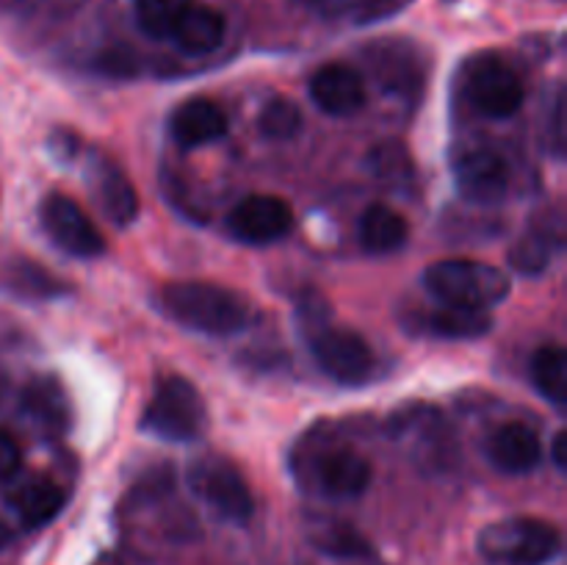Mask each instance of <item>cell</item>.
Here are the masks:
<instances>
[{
	"label": "cell",
	"instance_id": "obj_1",
	"mask_svg": "<svg viewBox=\"0 0 567 565\" xmlns=\"http://www.w3.org/2000/svg\"><path fill=\"white\" fill-rule=\"evenodd\" d=\"M158 305L172 321L205 336H236L252 321V308L241 294L208 280L166 282Z\"/></svg>",
	"mask_w": 567,
	"mask_h": 565
},
{
	"label": "cell",
	"instance_id": "obj_2",
	"mask_svg": "<svg viewBox=\"0 0 567 565\" xmlns=\"http://www.w3.org/2000/svg\"><path fill=\"white\" fill-rule=\"evenodd\" d=\"M424 288L435 302L465 310H491L509 297V277L493 264L449 258L424 271Z\"/></svg>",
	"mask_w": 567,
	"mask_h": 565
},
{
	"label": "cell",
	"instance_id": "obj_3",
	"mask_svg": "<svg viewBox=\"0 0 567 565\" xmlns=\"http://www.w3.org/2000/svg\"><path fill=\"white\" fill-rule=\"evenodd\" d=\"M476 548L491 565H548L563 552V535L548 521L515 515L487 524Z\"/></svg>",
	"mask_w": 567,
	"mask_h": 565
},
{
	"label": "cell",
	"instance_id": "obj_4",
	"mask_svg": "<svg viewBox=\"0 0 567 565\" xmlns=\"http://www.w3.org/2000/svg\"><path fill=\"white\" fill-rule=\"evenodd\" d=\"M208 427L203 397L186 377L169 374L158 380L142 413V430L164 441H194Z\"/></svg>",
	"mask_w": 567,
	"mask_h": 565
},
{
	"label": "cell",
	"instance_id": "obj_5",
	"mask_svg": "<svg viewBox=\"0 0 567 565\" xmlns=\"http://www.w3.org/2000/svg\"><path fill=\"white\" fill-rule=\"evenodd\" d=\"M460 83L471 109L487 120H509L524 105V81L498 53H480L465 61Z\"/></svg>",
	"mask_w": 567,
	"mask_h": 565
},
{
	"label": "cell",
	"instance_id": "obj_6",
	"mask_svg": "<svg viewBox=\"0 0 567 565\" xmlns=\"http://www.w3.org/2000/svg\"><path fill=\"white\" fill-rule=\"evenodd\" d=\"M305 332H308L310 352L327 377H332L341 386H363L374 377V349L360 332L336 327L324 319L305 327Z\"/></svg>",
	"mask_w": 567,
	"mask_h": 565
},
{
	"label": "cell",
	"instance_id": "obj_7",
	"mask_svg": "<svg viewBox=\"0 0 567 565\" xmlns=\"http://www.w3.org/2000/svg\"><path fill=\"white\" fill-rule=\"evenodd\" d=\"M188 485L197 493L199 502L208 504L221 518L236 521V524L252 518V491H249L247 480L230 460L216 458V454H205V458L194 460V465L188 469Z\"/></svg>",
	"mask_w": 567,
	"mask_h": 565
},
{
	"label": "cell",
	"instance_id": "obj_8",
	"mask_svg": "<svg viewBox=\"0 0 567 565\" xmlns=\"http://www.w3.org/2000/svg\"><path fill=\"white\" fill-rule=\"evenodd\" d=\"M39 219L44 233L59 249H64L72 258H97L105 253V238L97 230L86 210L66 194H48L39 205Z\"/></svg>",
	"mask_w": 567,
	"mask_h": 565
},
{
	"label": "cell",
	"instance_id": "obj_9",
	"mask_svg": "<svg viewBox=\"0 0 567 565\" xmlns=\"http://www.w3.org/2000/svg\"><path fill=\"white\" fill-rule=\"evenodd\" d=\"M308 474L324 496L354 499L369 487L371 463L352 446H319L308 454Z\"/></svg>",
	"mask_w": 567,
	"mask_h": 565
},
{
	"label": "cell",
	"instance_id": "obj_10",
	"mask_svg": "<svg viewBox=\"0 0 567 565\" xmlns=\"http://www.w3.org/2000/svg\"><path fill=\"white\" fill-rule=\"evenodd\" d=\"M293 230V210L286 199L271 194H252L241 199L227 216V233L244 244H275Z\"/></svg>",
	"mask_w": 567,
	"mask_h": 565
},
{
	"label": "cell",
	"instance_id": "obj_11",
	"mask_svg": "<svg viewBox=\"0 0 567 565\" xmlns=\"http://www.w3.org/2000/svg\"><path fill=\"white\" fill-rule=\"evenodd\" d=\"M86 183L97 208L109 216L114 225H131L138 214V197L131 177L125 175L114 158L94 153L86 164Z\"/></svg>",
	"mask_w": 567,
	"mask_h": 565
},
{
	"label": "cell",
	"instance_id": "obj_12",
	"mask_svg": "<svg viewBox=\"0 0 567 565\" xmlns=\"http://www.w3.org/2000/svg\"><path fill=\"white\" fill-rule=\"evenodd\" d=\"M460 194L474 205H498L509 194V166L493 150H471L454 166Z\"/></svg>",
	"mask_w": 567,
	"mask_h": 565
},
{
	"label": "cell",
	"instance_id": "obj_13",
	"mask_svg": "<svg viewBox=\"0 0 567 565\" xmlns=\"http://www.w3.org/2000/svg\"><path fill=\"white\" fill-rule=\"evenodd\" d=\"M310 100L330 116H352L365 105V78L354 66L324 64L308 83Z\"/></svg>",
	"mask_w": 567,
	"mask_h": 565
},
{
	"label": "cell",
	"instance_id": "obj_14",
	"mask_svg": "<svg viewBox=\"0 0 567 565\" xmlns=\"http://www.w3.org/2000/svg\"><path fill=\"white\" fill-rule=\"evenodd\" d=\"M485 454L504 474H529L543 463V443L529 424L507 421L487 435Z\"/></svg>",
	"mask_w": 567,
	"mask_h": 565
},
{
	"label": "cell",
	"instance_id": "obj_15",
	"mask_svg": "<svg viewBox=\"0 0 567 565\" xmlns=\"http://www.w3.org/2000/svg\"><path fill=\"white\" fill-rule=\"evenodd\" d=\"M169 133L181 147L194 150L216 142L227 133V114L216 100L188 97L172 111Z\"/></svg>",
	"mask_w": 567,
	"mask_h": 565
},
{
	"label": "cell",
	"instance_id": "obj_16",
	"mask_svg": "<svg viewBox=\"0 0 567 565\" xmlns=\"http://www.w3.org/2000/svg\"><path fill=\"white\" fill-rule=\"evenodd\" d=\"M410 325L415 330L435 338H449V341H465V338H482L493 330V319L487 310H465L454 305L435 302L430 310L415 316Z\"/></svg>",
	"mask_w": 567,
	"mask_h": 565
},
{
	"label": "cell",
	"instance_id": "obj_17",
	"mask_svg": "<svg viewBox=\"0 0 567 565\" xmlns=\"http://www.w3.org/2000/svg\"><path fill=\"white\" fill-rule=\"evenodd\" d=\"M0 291L39 302V299L64 297L70 294V286L44 266L33 264L31 258H9L0 260Z\"/></svg>",
	"mask_w": 567,
	"mask_h": 565
},
{
	"label": "cell",
	"instance_id": "obj_18",
	"mask_svg": "<svg viewBox=\"0 0 567 565\" xmlns=\"http://www.w3.org/2000/svg\"><path fill=\"white\" fill-rule=\"evenodd\" d=\"M9 502L14 507L17 518L22 521V526L39 530V526L50 524L64 510L66 491L61 485H55L53 480L39 476V480H28L22 485H17L11 491Z\"/></svg>",
	"mask_w": 567,
	"mask_h": 565
},
{
	"label": "cell",
	"instance_id": "obj_19",
	"mask_svg": "<svg viewBox=\"0 0 567 565\" xmlns=\"http://www.w3.org/2000/svg\"><path fill=\"white\" fill-rule=\"evenodd\" d=\"M227 31V22L221 17V11L210 9V6H197L192 3L186 9V14L181 17V22L172 31V42L188 55H208L214 53L221 44Z\"/></svg>",
	"mask_w": 567,
	"mask_h": 565
},
{
	"label": "cell",
	"instance_id": "obj_20",
	"mask_svg": "<svg viewBox=\"0 0 567 565\" xmlns=\"http://www.w3.org/2000/svg\"><path fill=\"white\" fill-rule=\"evenodd\" d=\"M360 244H363L365 253L371 255H391L408 244L410 227L399 210H393L391 205L374 203L363 210L358 227Z\"/></svg>",
	"mask_w": 567,
	"mask_h": 565
},
{
	"label": "cell",
	"instance_id": "obj_21",
	"mask_svg": "<svg viewBox=\"0 0 567 565\" xmlns=\"http://www.w3.org/2000/svg\"><path fill=\"white\" fill-rule=\"evenodd\" d=\"M22 408H25L28 419L50 432H64L70 427V402L53 377H39V380L28 382V388L22 391Z\"/></svg>",
	"mask_w": 567,
	"mask_h": 565
},
{
	"label": "cell",
	"instance_id": "obj_22",
	"mask_svg": "<svg viewBox=\"0 0 567 565\" xmlns=\"http://www.w3.org/2000/svg\"><path fill=\"white\" fill-rule=\"evenodd\" d=\"M371 61H374V72L382 81L385 92H404L410 94L415 86H421L424 78L415 75V55L413 48L404 44H380L371 50Z\"/></svg>",
	"mask_w": 567,
	"mask_h": 565
},
{
	"label": "cell",
	"instance_id": "obj_23",
	"mask_svg": "<svg viewBox=\"0 0 567 565\" xmlns=\"http://www.w3.org/2000/svg\"><path fill=\"white\" fill-rule=\"evenodd\" d=\"M559 247V236L548 227H532L509 249V264L520 275H543L551 266L554 253Z\"/></svg>",
	"mask_w": 567,
	"mask_h": 565
},
{
	"label": "cell",
	"instance_id": "obj_24",
	"mask_svg": "<svg viewBox=\"0 0 567 565\" xmlns=\"http://www.w3.org/2000/svg\"><path fill=\"white\" fill-rule=\"evenodd\" d=\"M532 382L548 402H567V352L559 343H546L532 358Z\"/></svg>",
	"mask_w": 567,
	"mask_h": 565
},
{
	"label": "cell",
	"instance_id": "obj_25",
	"mask_svg": "<svg viewBox=\"0 0 567 565\" xmlns=\"http://www.w3.org/2000/svg\"><path fill=\"white\" fill-rule=\"evenodd\" d=\"M192 0H136V22L150 39H169Z\"/></svg>",
	"mask_w": 567,
	"mask_h": 565
},
{
	"label": "cell",
	"instance_id": "obj_26",
	"mask_svg": "<svg viewBox=\"0 0 567 565\" xmlns=\"http://www.w3.org/2000/svg\"><path fill=\"white\" fill-rule=\"evenodd\" d=\"M258 131L266 138L286 142L302 131V111L291 97H271L258 114Z\"/></svg>",
	"mask_w": 567,
	"mask_h": 565
},
{
	"label": "cell",
	"instance_id": "obj_27",
	"mask_svg": "<svg viewBox=\"0 0 567 565\" xmlns=\"http://www.w3.org/2000/svg\"><path fill=\"white\" fill-rule=\"evenodd\" d=\"M369 170L377 181L399 186L413 177V158L402 142H380L369 153Z\"/></svg>",
	"mask_w": 567,
	"mask_h": 565
},
{
	"label": "cell",
	"instance_id": "obj_28",
	"mask_svg": "<svg viewBox=\"0 0 567 565\" xmlns=\"http://www.w3.org/2000/svg\"><path fill=\"white\" fill-rule=\"evenodd\" d=\"M321 548L330 554H338V557H365L371 552L369 543L352 530V526H332L321 535Z\"/></svg>",
	"mask_w": 567,
	"mask_h": 565
},
{
	"label": "cell",
	"instance_id": "obj_29",
	"mask_svg": "<svg viewBox=\"0 0 567 565\" xmlns=\"http://www.w3.org/2000/svg\"><path fill=\"white\" fill-rule=\"evenodd\" d=\"M22 465V449L20 443L11 438V432L0 430V482L14 480L17 471Z\"/></svg>",
	"mask_w": 567,
	"mask_h": 565
},
{
	"label": "cell",
	"instance_id": "obj_30",
	"mask_svg": "<svg viewBox=\"0 0 567 565\" xmlns=\"http://www.w3.org/2000/svg\"><path fill=\"white\" fill-rule=\"evenodd\" d=\"M548 131L554 133V142H551V147H554V153H563V147H565V97H563V92L557 94V100H554V111H551V127H548Z\"/></svg>",
	"mask_w": 567,
	"mask_h": 565
},
{
	"label": "cell",
	"instance_id": "obj_31",
	"mask_svg": "<svg viewBox=\"0 0 567 565\" xmlns=\"http://www.w3.org/2000/svg\"><path fill=\"white\" fill-rule=\"evenodd\" d=\"M551 460L559 471L567 469V432L559 430L551 441Z\"/></svg>",
	"mask_w": 567,
	"mask_h": 565
},
{
	"label": "cell",
	"instance_id": "obj_32",
	"mask_svg": "<svg viewBox=\"0 0 567 565\" xmlns=\"http://www.w3.org/2000/svg\"><path fill=\"white\" fill-rule=\"evenodd\" d=\"M9 537H11L9 526H6L3 521H0V546H6V543H9Z\"/></svg>",
	"mask_w": 567,
	"mask_h": 565
},
{
	"label": "cell",
	"instance_id": "obj_33",
	"mask_svg": "<svg viewBox=\"0 0 567 565\" xmlns=\"http://www.w3.org/2000/svg\"><path fill=\"white\" fill-rule=\"evenodd\" d=\"M299 3H305V6H324V3H330V0H299Z\"/></svg>",
	"mask_w": 567,
	"mask_h": 565
},
{
	"label": "cell",
	"instance_id": "obj_34",
	"mask_svg": "<svg viewBox=\"0 0 567 565\" xmlns=\"http://www.w3.org/2000/svg\"><path fill=\"white\" fill-rule=\"evenodd\" d=\"M0 397H3V377H0Z\"/></svg>",
	"mask_w": 567,
	"mask_h": 565
}]
</instances>
